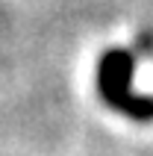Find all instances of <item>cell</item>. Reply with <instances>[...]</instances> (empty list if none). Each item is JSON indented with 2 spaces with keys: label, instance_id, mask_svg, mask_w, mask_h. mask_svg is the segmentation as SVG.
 Masks as SVG:
<instances>
[{
  "label": "cell",
  "instance_id": "1",
  "mask_svg": "<svg viewBox=\"0 0 153 156\" xmlns=\"http://www.w3.org/2000/svg\"><path fill=\"white\" fill-rule=\"evenodd\" d=\"M136 53L124 47H109L97 62V94L115 112L138 124H153V97L133 91Z\"/></svg>",
  "mask_w": 153,
  "mask_h": 156
}]
</instances>
